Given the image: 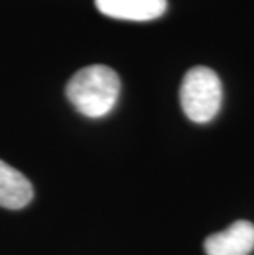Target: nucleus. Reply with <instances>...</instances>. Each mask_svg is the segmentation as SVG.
Listing matches in <instances>:
<instances>
[{
  "instance_id": "f257e3e1",
  "label": "nucleus",
  "mask_w": 254,
  "mask_h": 255,
  "mask_svg": "<svg viewBox=\"0 0 254 255\" xmlns=\"http://www.w3.org/2000/svg\"><path fill=\"white\" fill-rule=\"evenodd\" d=\"M121 79L114 69L104 64L86 66L69 79L66 97L74 109L86 117L107 116L117 104Z\"/></svg>"
},
{
  "instance_id": "f03ea898",
  "label": "nucleus",
  "mask_w": 254,
  "mask_h": 255,
  "mask_svg": "<svg viewBox=\"0 0 254 255\" xmlns=\"http://www.w3.org/2000/svg\"><path fill=\"white\" fill-rule=\"evenodd\" d=\"M223 88L213 69L207 66L192 68L182 81L180 104L192 122L207 124L213 121L221 109Z\"/></svg>"
},
{
  "instance_id": "7ed1b4c3",
  "label": "nucleus",
  "mask_w": 254,
  "mask_h": 255,
  "mask_svg": "<svg viewBox=\"0 0 254 255\" xmlns=\"http://www.w3.org/2000/svg\"><path fill=\"white\" fill-rule=\"evenodd\" d=\"M254 251V224L236 221L225 231L207 237V255H250Z\"/></svg>"
},
{
  "instance_id": "20e7f679",
  "label": "nucleus",
  "mask_w": 254,
  "mask_h": 255,
  "mask_svg": "<svg viewBox=\"0 0 254 255\" xmlns=\"http://www.w3.org/2000/svg\"><path fill=\"white\" fill-rule=\"evenodd\" d=\"M98 10L111 18L147 21L165 13L167 0H94Z\"/></svg>"
},
{
  "instance_id": "39448f33",
  "label": "nucleus",
  "mask_w": 254,
  "mask_h": 255,
  "mask_svg": "<svg viewBox=\"0 0 254 255\" xmlns=\"http://www.w3.org/2000/svg\"><path fill=\"white\" fill-rule=\"evenodd\" d=\"M33 198V186L23 173L0 160V208L21 209Z\"/></svg>"
}]
</instances>
